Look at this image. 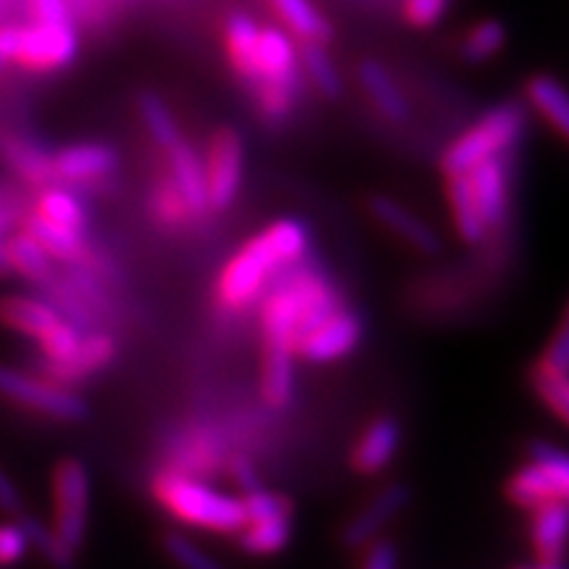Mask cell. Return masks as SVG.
I'll return each instance as SVG.
<instances>
[{
    "label": "cell",
    "mask_w": 569,
    "mask_h": 569,
    "mask_svg": "<svg viewBox=\"0 0 569 569\" xmlns=\"http://www.w3.org/2000/svg\"><path fill=\"white\" fill-rule=\"evenodd\" d=\"M298 48L282 30H259L251 90L269 122H284L298 98Z\"/></svg>",
    "instance_id": "277c9868"
},
{
    "label": "cell",
    "mask_w": 569,
    "mask_h": 569,
    "mask_svg": "<svg viewBox=\"0 0 569 569\" xmlns=\"http://www.w3.org/2000/svg\"><path fill=\"white\" fill-rule=\"evenodd\" d=\"M448 203H451V217L457 224L459 238L469 246H478L488 238V224L482 222V213L475 203L472 188H469L465 174L448 177Z\"/></svg>",
    "instance_id": "d4e9b609"
},
{
    "label": "cell",
    "mask_w": 569,
    "mask_h": 569,
    "mask_svg": "<svg viewBox=\"0 0 569 569\" xmlns=\"http://www.w3.org/2000/svg\"><path fill=\"white\" fill-rule=\"evenodd\" d=\"M0 396L34 415L59 419V422H82L90 415L82 396L48 377H34L17 367L0 365Z\"/></svg>",
    "instance_id": "ba28073f"
},
{
    "label": "cell",
    "mask_w": 569,
    "mask_h": 569,
    "mask_svg": "<svg viewBox=\"0 0 569 569\" xmlns=\"http://www.w3.org/2000/svg\"><path fill=\"white\" fill-rule=\"evenodd\" d=\"M243 509H246V522H259V519H280V517H293V503L282 493H272L264 486L243 493Z\"/></svg>",
    "instance_id": "f35d334b"
},
{
    "label": "cell",
    "mask_w": 569,
    "mask_h": 569,
    "mask_svg": "<svg viewBox=\"0 0 569 569\" xmlns=\"http://www.w3.org/2000/svg\"><path fill=\"white\" fill-rule=\"evenodd\" d=\"M448 0H407L403 13L415 27H432L446 13Z\"/></svg>",
    "instance_id": "b9f144b4"
},
{
    "label": "cell",
    "mask_w": 569,
    "mask_h": 569,
    "mask_svg": "<svg viewBox=\"0 0 569 569\" xmlns=\"http://www.w3.org/2000/svg\"><path fill=\"white\" fill-rule=\"evenodd\" d=\"M259 30L251 17L246 13H232L224 24V46L227 56H230L234 71H238L243 80L253 82V69H256V42H259Z\"/></svg>",
    "instance_id": "4316f807"
},
{
    "label": "cell",
    "mask_w": 569,
    "mask_h": 569,
    "mask_svg": "<svg viewBox=\"0 0 569 569\" xmlns=\"http://www.w3.org/2000/svg\"><path fill=\"white\" fill-rule=\"evenodd\" d=\"M53 177L63 182H96L117 172L119 153L103 142H80L51 153Z\"/></svg>",
    "instance_id": "4fadbf2b"
},
{
    "label": "cell",
    "mask_w": 569,
    "mask_h": 569,
    "mask_svg": "<svg viewBox=\"0 0 569 569\" xmlns=\"http://www.w3.org/2000/svg\"><path fill=\"white\" fill-rule=\"evenodd\" d=\"M61 315L46 298L38 296H6L0 298V325L30 338H42L59 322Z\"/></svg>",
    "instance_id": "d6986e66"
},
{
    "label": "cell",
    "mask_w": 569,
    "mask_h": 569,
    "mask_svg": "<svg viewBox=\"0 0 569 569\" xmlns=\"http://www.w3.org/2000/svg\"><path fill=\"white\" fill-rule=\"evenodd\" d=\"M290 538H293V522H290V517L246 522L238 530L240 549L251 553V557H274V553L288 549Z\"/></svg>",
    "instance_id": "f1b7e54d"
},
{
    "label": "cell",
    "mask_w": 569,
    "mask_h": 569,
    "mask_svg": "<svg viewBox=\"0 0 569 569\" xmlns=\"http://www.w3.org/2000/svg\"><path fill=\"white\" fill-rule=\"evenodd\" d=\"M82 336L84 332L80 327H74L67 319H59L51 330L46 332V336L38 338L40 343V351L46 356V361H53V365H59V361H67L71 356L77 353V348L82 343Z\"/></svg>",
    "instance_id": "74e56055"
},
{
    "label": "cell",
    "mask_w": 569,
    "mask_h": 569,
    "mask_svg": "<svg viewBox=\"0 0 569 569\" xmlns=\"http://www.w3.org/2000/svg\"><path fill=\"white\" fill-rule=\"evenodd\" d=\"M80 53L74 24H0V59L30 71L67 69Z\"/></svg>",
    "instance_id": "8992f818"
},
{
    "label": "cell",
    "mask_w": 569,
    "mask_h": 569,
    "mask_svg": "<svg viewBox=\"0 0 569 569\" xmlns=\"http://www.w3.org/2000/svg\"><path fill=\"white\" fill-rule=\"evenodd\" d=\"M538 569H561V561H540Z\"/></svg>",
    "instance_id": "681fc988"
},
{
    "label": "cell",
    "mask_w": 569,
    "mask_h": 569,
    "mask_svg": "<svg viewBox=\"0 0 569 569\" xmlns=\"http://www.w3.org/2000/svg\"><path fill=\"white\" fill-rule=\"evenodd\" d=\"M340 306L346 303L330 274L315 264H303V259L296 261L284 269V274L274 277L272 290L261 301L264 351L293 353L298 340Z\"/></svg>",
    "instance_id": "6da1fadb"
},
{
    "label": "cell",
    "mask_w": 569,
    "mask_h": 569,
    "mask_svg": "<svg viewBox=\"0 0 569 569\" xmlns=\"http://www.w3.org/2000/svg\"><path fill=\"white\" fill-rule=\"evenodd\" d=\"M232 478H234V482H238L240 488H243V493H251V490H256V488H261V478H259V472H256V467L251 465V461L248 459H243V457H238L232 461Z\"/></svg>",
    "instance_id": "7dc6e473"
},
{
    "label": "cell",
    "mask_w": 569,
    "mask_h": 569,
    "mask_svg": "<svg viewBox=\"0 0 569 569\" xmlns=\"http://www.w3.org/2000/svg\"><path fill=\"white\" fill-rule=\"evenodd\" d=\"M90 472L80 459L69 457L53 472V530L69 549L80 551L90 525Z\"/></svg>",
    "instance_id": "9c48e42d"
},
{
    "label": "cell",
    "mask_w": 569,
    "mask_h": 569,
    "mask_svg": "<svg viewBox=\"0 0 569 569\" xmlns=\"http://www.w3.org/2000/svg\"><path fill=\"white\" fill-rule=\"evenodd\" d=\"M138 111H140V119H142V124H146L148 134H151L153 142L161 148L163 153L172 151L174 146H180V142L184 140L180 124H177L172 111L167 109V103H163L159 96H153V92L142 96L138 103Z\"/></svg>",
    "instance_id": "d6a6232c"
},
{
    "label": "cell",
    "mask_w": 569,
    "mask_h": 569,
    "mask_svg": "<svg viewBox=\"0 0 569 569\" xmlns=\"http://www.w3.org/2000/svg\"><path fill=\"white\" fill-rule=\"evenodd\" d=\"M369 549L361 559V569H398V549L390 540H369Z\"/></svg>",
    "instance_id": "7bdbcfd3"
},
{
    "label": "cell",
    "mask_w": 569,
    "mask_h": 569,
    "mask_svg": "<svg viewBox=\"0 0 569 569\" xmlns=\"http://www.w3.org/2000/svg\"><path fill=\"white\" fill-rule=\"evenodd\" d=\"M517 569H528V567H517Z\"/></svg>",
    "instance_id": "816d5d0a"
},
{
    "label": "cell",
    "mask_w": 569,
    "mask_h": 569,
    "mask_svg": "<svg viewBox=\"0 0 569 569\" xmlns=\"http://www.w3.org/2000/svg\"><path fill=\"white\" fill-rule=\"evenodd\" d=\"M411 490L403 482H390L377 493L372 501L367 503V509H361L359 515L348 519V525L340 532V540H343L346 549H365L369 540L380 536L382 528L401 515L403 509L409 507Z\"/></svg>",
    "instance_id": "7c38bea8"
},
{
    "label": "cell",
    "mask_w": 569,
    "mask_h": 569,
    "mask_svg": "<svg viewBox=\"0 0 569 569\" xmlns=\"http://www.w3.org/2000/svg\"><path fill=\"white\" fill-rule=\"evenodd\" d=\"M507 42V30H503L498 21H480L478 27H472L465 40V48H461V56L467 61L480 63L488 61L490 56H496Z\"/></svg>",
    "instance_id": "8d00e7d4"
},
{
    "label": "cell",
    "mask_w": 569,
    "mask_h": 569,
    "mask_svg": "<svg viewBox=\"0 0 569 569\" xmlns=\"http://www.w3.org/2000/svg\"><path fill=\"white\" fill-rule=\"evenodd\" d=\"M169 161V180L174 182L177 193L182 196L184 206H188L190 219L206 217L211 211L209 206V184H206V167H203V153H198V148L190 142H180L172 151H167Z\"/></svg>",
    "instance_id": "9a60e30c"
},
{
    "label": "cell",
    "mask_w": 569,
    "mask_h": 569,
    "mask_svg": "<svg viewBox=\"0 0 569 569\" xmlns=\"http://www.w3.org/2000/svg\"><path fill=\"white\" fill-rule=\"evenodd\" d=\"M503 493L519 509H538L551 501H567L569 461L557 446L536 440L530 446V461L511 475Z\"/></svg>",
    "instance_id": "52a82bcc"
},
{
    "label": "cell",
    "mask_w": 569,
    "mask_h": 569,
    "mask_svg": "<svg viewBox=\"0 0 569 569\" xmlns=\"http://www.w3.org/2000/svg\"><path fill=\"white\" fill-rule=\"evenodd\" d=\"M3 234H6V224H3V213H0V277H9L13 272L9 267V259H6L3 253Z\"/></svg>",
    "instance_id": "c3c4849f"
},
{
    "label": "cell",
    "mask_w": 569,
    "mask_h": 569,
    "mask_svg": "<svg viewBox=\"0 0 569 569\" xmlns=\"http://www.w3.org/2000/svg\"><path fill=\"white\" fill-rule=\"evenodd\" d=\"M151 206H153L156 217H159L161 222L169 224V227H180L190 219L188 206H184L182 196L177 193L174 182L169 180V174H163V177H159V180H156Z\"/></svg>",
    "instance_id": "ab89813d"
},
{
    "label": "cell",
    "mask_w": 569,
    "mask_h": 569,
    "mask_svg": "<svg viewBox=\"0 0 569 569\" xmlns=\"http://www.w3.org/2000/svg\"><path fill=\"white\" fill-rule=\"evenodd\" d=\"M298 67H303L311 84H315L325 98L340 96V74L336 63L330 61V56L325 53V48L319 46V42H303V46L298 48Z\"/></svg>",
    "instance_id": "e575fe53"
},
{
    "label": "cell",
    "mask_w": 569,
    "mask_h": 569,
    "mask_svg": "<svg viewBox=\"0 0 569 569\" xmlns=\"http://www.w3.org/2000/svg\"><path fill=\"white\" fill-rule=\"evenodd\" d=\"M211 211H227L238 201L246 169V146L234 130H219L203 153Z\"/></svg>",
    "instance_id": "30bf717a"
},
{
    "label": "cell",
    "mask_w": 569,
    "mask_h": 569,
    "mask_svg": "<svg viewBox=\"0 0 569 569\" xmlns=\"http://www.w3.org/2000/svg\"><path fill=\"white\" fill-rule=\"evenodd\" d=\"M540 359H543L546 365L561 369V372H569V327H567V322L559 325L557 336L551 338L549 348H546Z\"/></svg>",
    "instance_id": "f6af8a7d"
},
{
    "label": "cell",
    "mask_w": 569,
    "mask_h": 569,
    "mask_svg": "<svg viewBox=\"0 0 569 569\" xmlns=\"http://www.w3.org/2000/svg\"><path fill=\"white\" fill-rule=\"evenodd\" d=\"M277 17L288 27L296 38L303 42H319L325 46L332 38V27L322 11L311 6V0H269Z\"/></svg>",
    "instance_id": "484cf974"
},
{
    "label": "cell",
    "mask_w": 569,
    "mask_h": 569,
    "mask_svg": "<svg viewBox=\"0 0 569 569\" xmlns=\"http://www.w3.org/2000/svg\"><path fill=\"white\" fill-rule=\"evenodd\" d=\"M117 340L106 332H92V336H82V343L77 348V353L67 361H46V375L48 380L59 382V386H69V382H80L84 377L101 372L117 359Z\"/></svg>",
    "instance_id": "ac0fdd59"
},
{
    "label": "cell",
    "mask_w": 569,
    "mask_h": 569,
    "mask_svg": "<svg viewBox=\"0 0 569 569\" xmlns=\"http://www.w3.org/2000/svg\"><path fill=\"white\" fill-rule=\"evenodd\" d=\"M0 511L3 515H19L21 511V493L9 475L0 469Z\"/></svg>",
    "instance_id": "bcb514c9"
},
{
    "label": "cell",
    "mask_w": 569,
    "mask_h": 569,
    "mask_svg": "<svg viewBox=\"0 0 569 569\" xmlns=\"http://www.w3.org/2000/svg\"><path fill=\"white\" fill-rule=\"evenodd\" d=\"M525 130V113L517 103L496 106L488 111L478 124H472L465 134H459L451 146L446 148L440 167L446 177L465 174L478 163L488 159H501L507 151L517 146Z\"/></svg>",
    "instance_id": "5b68a950"
},
{
    "label": "cell",
    "mask_w": 569,
    "mask_h": 569,
    "mask_svg": "<svg viewBox=\"0 0 569 569\" xmlns=\"http://www.w3.org/2000/svg\"><path fill=\"white\" fill-rule=\"evenodd\" d=\"M261 393L274 409H284L296 396V356L290 351H264Z\"/></svg>",
    "instance_id": "83f0119b"
},
{
    "label": "cell",
    "mask_w": 569,
    "mask_h": 569,
    "mask_svg": "<svg viewBox=\"0 0 569 569\" xmlns=\"http://www.w3.org/2000/svg\"><path fill=\"white\" fill-rule=\"evenodd\" d=\"M21 230L30 232L34 240L42 246V251L51 256L53 261H63V264H74V261H82L84 253H88V246H84V234L69 230V227H61L51 222V219L40 217L30 209V213L21 222Z\"/></svg>",
    "instance_id": "44dd1931"
},
{
    "label": "cell",
    "mask_w": 569,
    "mask_h": 569,
    "mask_svg": "<svg viewBox=\"0 0 569 569\" xmlns=\"http://www.w3.org/2000/svg\"><path fill=\"white\" fill-rule=\"evenodd\" d=\"M32 21L46 24H71L69 0H30Z\"/></svg>",
    "instance_id": "ee69618b"
},
{
    "label": "cell",
    "mask_w": 569,
    "mask_h": 569,
    "mask_svg": "<svg viewBox=\"0 0 569 569\" xmlns=\"http://www.w3.org/2000/svg\"><path fill=\"white\" fill-rule=\"evenodd\" d=\"M403 430L396 417H377L353 446L351 465L359 475H380L401 448Z\"/></svg>",
    "instance_id": "e0dca14e"
},
{
    "label": "cell",
    "mask_w": 569,
    "mask_h": 569,
    "mask_svg": "<svg viewBox=\"0 0 569 569\" xmlns=\"http://www.w3.org/2000/svg\"><path fill=\"white\" fill-rule=\"evenodd\" d=\"M528 98L530 106L536 109L540 117L553 127L561 138L569 134V101L567 92L561 88L559 80H553L549 74H538L528 82Z\"/></svg>",
    "instance_id": "4dcf8cb0"
},
{
    "label": "cell",
    "mask_w": 569,
    "mask_h": 569,
    "mask_svg": "<svg viewBox=\"0 0 569 569\" xmlns=\"http://www.w3.org/2000/svg\"><path fill=\"white\" fill-rule=\"evenodd\" d=\"M19 525L27 532L30 549L38 551L53 569H77V551L69 549L53 528H48L34 517H21Z\"/></svg>",
    "instance_id": "1f68e13d"
},
{
    "label": "cell",
    "mask_w": 569,
    "mask_h": 569,
    "mask_svg": "<svg viewBox=\"0 0 569 569\" xmlns=\"http://www.w3.org/2000/svg\"><path fill=\"white\" fill-rule=\"evenodd\" d=\"M30 553V540L19 522L0 525V569L17 567Z\"/></svg>",
    "instance_id": "60d3db41"
},
{
    "label": "cell",
    "mask_w": 569,
    "mask_h": 569,
    "mask_svg": "<svg viewBox=\"0 0 569 569\" xmlns=\"http://www.w3.org/2000/svg\"><path fill=\"white\" fill-rule=\"evenodd\" d=\"M530 538L540 561H561L567 543V501H551L532 509Z\"/></svg>",
    "instance_id": "603a6c76"
},
{
    "label": "cell",
    "mask_w": 569,
    "mask_h": 569,
    "mask_svg": "<svg viewBox=\"0 0 569 569\" xmlns=\"http://www.w3.org/2000/svg\"><path fill=\"white\" fill-rule=\"evenodd\" d=\"M469 188H472L475 203L482 213L488 230H496L507 222L509 213V172L501 159H488L465 172Z\"/></svg>",
    "instance_id": "5bb4252c"
},
{
    "label": "cell",
    "mask_w": 569,
    "mask_h": 569,
    "mask_svg": "<svg viewBox=\"0 0 569 569\" xmlns=\"http://www.w3.org/2000/svg\"><path fill=\"white\" fill-rule=\"evenodd\" d=\"M530 380H532V388H536L538 398L546 403V409H549L551 415L559 419V422H567V417H569L567 372H561V369L546 365L543 359H538L536 367H532V372H530Z\"/></svg>",
    "instance_id": "836d02e7"
},
{
    "label": "cell",
    "mask_w": 569,
    "mask_h": 569,
    "mask_svg": "<svg viewBox=\"0 0 569 569\" xmlns=\"http://www.w3.org/2000/svg\"><path fill=\"white\" fill-rule=\"evenodd\" d=\"M6 69V61L3 59H0V71H3Z\"/></svg>",
    "instance_id": "f907efd6"
},
{
    "label": "cell",
    "mask_w": 569,
    "mask_h": 569,
    "mask_svg": "<svg viewBox=\"0 0 569 569\" xmlns=\"http://www.w3.org/2000/svg\"><path fill=\"white\" fill-rule=\"evenodd\" d=\"M359 82L369 101L377 106V111L388 119V122H407L409 119V103L403 98V92L398 90L393 77L388 74V69L377 61H365L359 67Z\"/></svg>",
    "instance_id": "7402d4cb"
},
{
    "label": "cell",
    "mask_w": 569,
    "mask_h": 569,
    "mask_svg": "<svg viewBox=\"0 0 569 569\" xmlns=\"http://www.w3.org/2000/svg\"><path fill=\"white\" fill-rule=\"evenodd\" d=\"M3 253L6 259H9L11 272L27 277V280L34 284L46 282L48 277L56 274L53 259L42 251V246L30 232L19 230L13 232L11 238H3Z\"/></svg>",
    "instance_id": "cb8c5ba5"
},
{
    "label": "cell",
    "mask_w": 569,
    "mask_h": 569,
    "mask_svg": "<svg viewBox=\"0 0 569 569\" xmlns=\"http://www.w3.org/2000/svg\"><path fill=\"white\" fill-rule=\"evenodd\" d=\"M163 551L180 569H224L222 561L206 553L201 546L182 536V532H167L163 536Z\"/></svg>",
    "instance_id": "d590c367"
},
{
    "label": "cell",
    "mask_w": 569,
    "mask_h": 569,
    "mask_svg": "<svg viewBox=\"0 0 569 569\" xmlns=\"http://www.w3.org/2000/svg\"><path fill=\"white\" fill-rule=\"evenodd\" d=\"M0 159L6 161V167L13 169L21 180L46 188L53 184V167H51V153H46V148H40L34 140L21 138V134H0Z\"/></svg>",
    "instance_id": "ffe728a7"
},
{
    "label": "cell",
    "mask_w": 569,
    "mask_h": 569,
    "mask_svg": "<svg viewBox=\"0 0 569 569\" xmlns=\"http://www.w3.org/2000/svg\"><path fill=\"white\" fill-rule=\"evenodd\" d=\"M369 211L382 227L398 234L409 248H415L422 256H436L440 251V238L425 219H419L415 211L401 206L388 196H372L369 198Z\"/></svg>",
    "instance_id": "2e32d148"
},
{
    "label": "cell",
    "mask_w": 569,
    "mask_h": 569,
    "mask_svg": "<svg viewBox=\"0 0 569 569\" xmlns=\"http://www.w3.org/2000/svg\"><path fill=\"white\" fill-rule=\"evenodd\" d=\"M365 336V322L348 306H340L330 317L311 327L306 336L298 340L293 353L309 365H332V361L346 359L359 346Z\"/></svg>",
    "instance_id": "8fae6325"
},
{
    "label": "cell",
    "mask_w": 569,
    "mask_h": 569,
    "mask_svg": "<svg viewBox=\"0 0 569 569\" xmlns=\"http://www.w3.org/2000/svg\"><path fill=\"white\" fill-rule=\"evenodd\" d=\"M32 211L51 219L56 224L69 227L74 232H88V211H84V203L71 190L59 188V184H46L40 190V196L34 198Z\"/></svg>",
    "instance_id": "f546056e"
},
{
    "label": "cell",
    "mask_w": 569,
    "mask_h": 569,
    "mask_svg": "<svg viewBox=\"0 0 569 569\" xmlns=\"http://www.w3.org/2000/svg\"><path fill=\"white\" fill-rule=\"evenodd\" d=\"M153 498L174 519L211 532H238L246 525L243 498L222 493L180 469H163L153 478Z\"/></svg>",
    "instance_id": "3957f363"
},
{
    "label": "cell",
    "mask_w": 569,
    "mask_h": 569,
    "mask_svg": "<svg viewBox=\"0 0 569 569\" xmlns=\"http://www.w3.org/2000/svg\"><path fill=\"white\" fill-rule=\"evenodd\" d=\"M309 251V227L301 219H280L227 261L217 282V298L227 311H243L259 301L272 277L293 267Z\"/></svg>",
    "instance_id": "7a4b0ae2"
}]
</instances>
